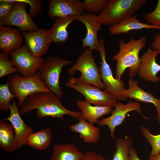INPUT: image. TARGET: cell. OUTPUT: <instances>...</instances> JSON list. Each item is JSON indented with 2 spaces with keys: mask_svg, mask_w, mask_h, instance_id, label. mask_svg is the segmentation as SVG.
<instances>
[{
  "mask_svg": "<svg viewBox=\"0 0 160 160\" xmlns=\"http://www.w3.org/2000/svg\"><path fill=\"white\" fill-rule=\"evenodd\" d=\"M73 61L59 57L51 56L44 60L38 71L42 81L53 94L61 99L63 92L60 84L63 68Z\"/></svg>",
  "mask_w": 160,
  "mask_h": 160,
  "instance_id": "cell-6",
  "label": "cell"
},
{
  "mask_svg": "<svg viewBox=\"0 0 160 160\" xmlns=\"http://www.w3.org/2000/svg\"><path fill=\"white\" fill-rule=\"evenodd\" d=\"M16 2L10 0H0V19L8 15L12 10Z\"/></svg>",
  "mask_w": 160,
  "mask_h": 160,
  "instance_id": "cell-33",
  "label": "cell"
},
{
  "mask_svg": "<svg viewBox=\"0 0 160 160\" xmlns=\"http://www.w3.org/2000/svg\"><path fill=\"white\" fill-rule=\"evenodd\" d=\"M52 140L51 130L45 128L32 133L29 137L26 145L36 150L42 151L47 148Z\"/></svg>",
  "mask_w": 160,
  "mask_h": 160,
  "instance_id": "cell-25",
  "label": "cell"
},
{
  "mask_svg": "<svg viewBox=\"0 0 160 160\" xmlns=\"http://www.w3.org/2000/svg\"><path fill=\"white\" fill-rule=\"evenodd\" d=\"M76 105L81 111V118L93 124L97 123L99 119L108 114L112 110L110 107L93 105L85 100H78Z\"/></svg>",
  "mask_w": 160,
  "mask_h": 160,
  "instance_id": "cell-21",
  "label": "cell"
},
{
  "mask_svg": "<svg viewBox=\"0 0 160 160\" xmlns=\"http://www.w3.org/2000/svg\"><path fill=\"white\" fill-rule=\"evenodd\" d=\"M9 55L10 59L17 69L20 75L23 77L36 74L45 60L42 57L33 56L25 44Z\"/></svg>",
  "mask_w": 160,
  "mask_h": 160,
  "instance_id": "cell-9",
  "label": "cell"
},
{
  "mask_svg": "<svg viewBox=\"0 0 160 160\" xmlns=\"http://www.w3.org/2000/svg\"><path fill=\"white\" fill-rule=\"evenodd\" d=\"M80 160H106L102 155L97 154L94 151H87Z\"/></svg>",
  "mask_w": 160,
  "mask_h": 160,
  "instance_id": "cell-34",
  "label": "cell"
},
{
  "mask_svg": "<svg viewBox=\"0 0 160 160\" xmlns=\"http://www.w3.org/2000/svg\"><path fill=\"white\" fill-rule=\"evenodd\" d=\"M60 99L52 93H34L25 100L19 111L20 114L24 115L36 110L39 119L47 117L64 119L65 115L78 120L81 117V111H72L65 108Z\"/></svg>",
  "mask_w": 160,
  "mask_h": 160,
  "instance_id": "cell-1",
  "label": "cell"
},
{
  "mask_svg": "<svg viewBox=\"0 0 160 160\" xmlns=\"http://www.w3.org/2000/svg\"><path fill=\"white\" fill-rule=\"evenodd\" d=\"M146 41L145 36L137 40L132 38L127 43L122 39L119 40V51L112 58L116 62V74L117 79L121 80V77L127 68H129V74L131 79L138 73L140 63L139 54L145 47Z\"/></svg>",
  "mask_w": 160,
  "mask_h": 160,
  "instance_id": "cell-2",
  "label": "cell"
},
{
  "mask_svg": "<svg viewBox=\"0 0 160 160\" xmlns=\"http://www.w3.org/2000/svg\"><path fill=\"white\" fill-rule=\"evenodd\" d=\"M114 108L110 116L99 120L97 123L100 126H107L109 129L111 138L115 140L116 139L115 128L121 124L127 114L130 111H135L141 115V110L139 103L131 101L125 104L118 102Z\"/></svg>",
  "mask_w": 160,
  "mask_h": 160,
  "instance_id": "cell-11",
  "label": "cell"
},
{
  "mask_svg": "<svg viewBox=\"0 0 160 160\" xmlns=\"http://www.w3.org/2000/svg\"><path fill=\"white\" fill-rule=\"evenodd\" d=\"M84 155L72 144H55L50 160H80Z\"/></svg>",
  "mask_w": 160,
  "mask_h": 160,
  "instance_id": "cell-22",
  "label": "cell"
},
{
  "mask_svg": "<svg viewBox=\"0 0 160 160\" xmlns=\"http://www.w3.org/2000/svg\"><path fill=\"white\" fill-rule=\"evenodd\" d=\"M65 86L82 95L85 100L91 104L101 106L114 107L117 100L113 95L98 88L79 81L77 78L71 77L65 83Z\"/></svg>",
  "mask_w": 160,
  "mask_h": 160,
  "instance_id": "cell-7",
  "label": "cell"
},
{
  "mask_svg": "<svg viewBox=\"0 0 160 160\" xmlns=\"http://www.w3.org/2000/svg\"><path fill=\"white\" fill-rule=\"evenodd\" d=\"M11 92L18 100L19 107H21L26 98L39 92L52 93L41 80L38 73L32 76L23 77L19 73L9 75L8 82Z\"/></svg>",
  "mask_w": 160,
  "mask_h": 160,
  "instance_id": "cell-5",
  "label": "cell"
},
{
  "mask_svg": "<svg viewBox=\"0 0 160 160\" xmlns=\"http://www.w3.org/2000/svg\"><path fill=\"white\" fill-rule=\"evenodd\" d=\"M12 101L9 106L10 114L4 119L9 121L12 125L19 149L26 145L29 137L34 132L33 128L27 125L21 118L16 101L13 99Z\"/></svg>",
  "mask_w": 160,
  "mask_h": 160,
  "instance_id": "cell-14",
  "label": "cell"
},
{
  "mask_svg": "<svg viewBox=\"0 0 160 160\" xmlns=\"http://www.w3.org/2000/svg\"><path fill=\"white\" fill-rule=\"evenodd\" d=\"M140 129L146 140L152 147L150 156H154L160 152V134H152L146 127L140 126Z\"/></svg>",
  "mask_w": 160,
  "mask_h": 160,
  "instance_id": "cell-29",
  "label": "cell"
},
{
  "mask_svg": "<svg viewBox=\"0 0 160 160\" xmlns=\"http://www.w3.org/2000/svg\"><path fill=\"white\" fill-rule=\"evenodd\" d=\"M17 69L9 57L8 54L0 52V78L17 73Z\"/></svg>",
  "mask_w": 160,
  "mask_h": 160,
  "instance_id": "cell-28",
  "label": "cell"
},
{
  "mask_svg": "<svg viewBox=\"0 0 160 160\" xmlns=\"http://www.w3.org/2000/svg\"><path fill=\"white\" fill-rule=\"evenodd\" d=\"M0 147L9 152L18 149L14 128L10 123L4 119L0 121Z\"/></svg>",
  "mask_w": 160,
  "mask_h": 160,
  "instance_id": "cell-23",
  "label": "cell"
},
{
  "mask_svg": "<svg viewBox=\"0 0 160 160\" xmlns=\"http://www.w3.org/2000/svg\"><path fill=\"white\" fill-rule=\"evenodd\" d=\"M155 106L157 113V120L158 123L160 125V102Z\"/></svg>",
  "mask_w": 160,
  "mask_h": 160,
  "instance_id": "cell-37",
  "label": "cell"
},
{
  "mask_svg": "<svg viewBox=\"0 0 160 160\" xmlns=\"http://www.w3.org/2000/svg\"><path fill=\"white\" fill-rule=\"evenodd\" d=\"M16 2L11 11L0 19V25L16 26L21 32L32 31L39 29L26 11V7L28 4L23 2Z\"/></svg>",
  "mask_w": 160,
  "mask_h": 160,
  "instance_id": "cell-10",
  "label": "cell"
},
{
  "mask_svg": "<svg viewBox=\"0 0 160 160\" xmlns=\"http://www.w3.org/2000/svg\"><path fill=\"white\" fill-rule=\"evenodd\" d=\"M82 1L85 11L94 14L100 13L107 0H85Z\"/></svg>",
  "mask_w": 160,
  "mask_h": 160,
  "instance_id": "cell-30",
  "label": "cell"
},
{
  "mask_svg": "<svg viewBox=\"0 0 160 160\" xmlns=\"http://www.w3.org/2000/svg\"><path fill=\"white\" fill-rule=\"evenodd\" d=\"M133 143L132 139L128 136L124 138L118 139L116 142V150L112 160H129V151Z\"/></svg>",
  "mask_w": 160,
  "mask_h": 160,
  "instance_id": "cell-26",
  "label": "cell"
},
{
  "mask_svg": "<svg viewBox=\"0 0 160 160\" xmlns=\"http://www.w3.org/2000/svg\"><path fill=\"white\" fill-rule=\"evenodd\" d=\"M159 54L156 50L148 48L140 58V63L138 72L140 78L147 81L157 83L160 78L157 74L160 71V65L157 63L156 59Z\"/></svg>",
  "mask_w": 160,
  "mask_h": 160,
  "instance_id": "cell-16",
  "label": "cell"
},
{
  "mask_svg": "<svg viewBox=\"0 0 160 160\" xmlns=\"http://www.w3.org/2000/svg\"><path fill=\"white\" fill-rule=\"evenodd\" d=\"M77 16L72 15L55 17L53 25L48 30L47 39L49 42L50 43H65L69 37L67 28L76 20Z\"/></svg>",
  "mask_w": 160,
  "mask_h": 160,
  "instance_id": "cell-18",
  "label": "cell"
},
{
  "mask_svg": "<svg viewBox=\"0 0 160 160\" xmlns=\"http://www.w3.org/2000/svg\"><path fill=\"white\" fill-rule=\"evenodd\" d=\"M16 97L10 91L8 83L0 85V110L2 111H9L11 101Z\"/></svg>",
  "mask_w": 160,
  "mask_h": 160,
  "instance_id": "cell-27",
  "label": "cell"
},
{
  "mask_svg": "<svg viewBox=\"0 0 160 160\" xmlns=\"http://www.w3.org/2000/svg\"><path fill=\"white\" fill-rule=\"evenodd\" d=\"M85 10L82 1L79 0H49L48 16L51 19L69 16H79Z\"/></svg>",
  "mask_w": 160,
  "mask_h": 160,
  "instance_id": "cell-13",
  "label": "cell"
},
{
  "mask_svg": "<svg viewBox=\"0 0 160 160\" xmlns=\"http://www.w3.org/2000/svg\"><path fill=\"white\" fill-rule=\"evenodd\" d=\"M149 160H160V152L154 156H150Z\"/></svg>",
  "mask_w": 160,
  "mask_h": 160,
  "instance_id": "cell-38",
  "label": "cell"
},
{
  "mask_svg": "<svg viewBox=\"0 0 160 160\" xmlns=\"http://www.w3.org/2000/svg\"><path fill=\"white\" fill-rule=\"evenodd\" d=\"M100 41V47L99 52L101 60L100 69L101 79L105 86L104 90L113 95L117 100L125 101L127 98L124 94L125 90L124 82L113 77L111 67L106 60L107 53L104 41L101 39Z\"/></svg>",
  "mask_w": 160,
  "mask_h": 160,
  "instance_id": "cell-8",
  "label": "cell"
},
{
  "mask_svg": "<svg viewBox=\"0 0 160 160\" xmlns=\"http://www.w3.org/2000/svg\"><path fill=\"white\" fill-rule=\"evenodd\" d=\"M137 15L130 17L121 22L117 24L110 26L108 31L112 35H117L124 33H128L134 30H139L143 29H157L160 28L147 23H141L140 20L137 18Z\"/></svg>",
  "mask_w": 160,
  "mask_h": 160,
  "instance_id": "cell-20",
  "label": "cell"
},
{
  "mask_svg": "<svg viewBox=\"0 0 160 160\" xmlns=\"http://www.w3.org/2000/svg\"><path fill=\"white\" fill-rule=\"evenodd\" d=\"M81 73L80 76L77 78L80 81L95 86L100 89H104L105 86L100 76V69L96 64L93 50L86 48L78 57L76 63L68 70V73L72 75L76 71Z\"/></svg>",
  "mask_w": 160,
  "mask_h": 160,
  "instance_id": "cell-4",
  "label": "cell"
},
{
  "mask_svg": "<svg viewBox=\"0 0 160 160\" xmlns=\"http://www.w3.org/2000/svg\"><path fill=\"white\" fill-rule=\"evenodd\" d=\"M128 83L129 88L125 89L124 92L127 98L133 99L140 102L151 103L155 106L160 102V100L152 94L141 89L139 86L137 81L131 79L129 80Z\"/></svg>",
  "mask_w": 160,
  "mask_h": 160,
  "instance_id": "cell-24",
  "label": "cell"
},
{
  "mask_svg": "<svg viewBox=\"0 0 160 160\" xmlns=\"http://www.w3.org/2000/svg\"><path fill=\"white\" fill-rule=\"evenodd\" d=\"M15 2L25 3L29 5V15L32 18L41 13L42 7L41 1L40 0H10Z\"/></svg>",
  "mask_w": 160,
  "mask_h": 160,
  "instance_id": "cell-31",
  "label": "cell"
},
{
  "mask_svg": "<svg viewBox=\"0 0 160 160\" xmlns=\"http://www.w3.org/2000/svg\"><path fill=\"white\" fill-rule=\"evenodd\" d=\"M48 30L42 28L32 31L21 32L28 50L35 57H42L49 49L50 43L47 39Z\"/></svg>",
  "mask_w": 160,
  "mask_h": 160,
  "instance_id": "cell-12",
  "label": "cell"
},
{
  "mask_svg": "<svg viewBox=\"0 0 160 160\" xmlns=\"http://www.w3.org/2000/svg\"><path fill=\"white\" fill-rule=\"evenodd\" d=\"M79 120L78 123L70 126L71 130L79 133L85 143H97L100 139V128L81 118Z\"/></svg>",
  "mask_w": 160,
  "mask_h": 160,
  "instance_id": "cell-19",
  "label": "cell"
},
{
  "mask_svg": "<svg viewBox=\"0 0 160 160\" xmlns=\"http://www.w3.org/2000/svg\"><path fill=\"white\" fill-rule=\"evenodd\" d=\"M129 156V160H141L138 157L137 151L132 146L130 149Z\"/></svg>",
  "mask_w": 160,
  "mask_h": 160,
  "instance_id": "cell-36",
  "label": "cell"
},
{
  "mask_svg": "<svg viewBox=\"0 0 160 160\" xmlns=\"http://www.w3.org/2000/svg\"><path fill=\"white\" fill-rule=\"evenodd\" d=\"M152 49L157 50L160 55V32L156 33L154 37V41L152 44Z\"/></svg>",
  "mask_w": 160,
  "mask_h": 160,
  "instance_id": "cell-35",
  "label": "cell"
},
{
  "mask_svg": "<svg viewBox=\"0 0 160 160\" xmlns=\"http://www.w3.org/2000/svg\"><path fill=\"white\" fill-rule=\"evenodd\" d=\"M19 29L0 25V50L10 54L22 46L23 37Z\"/></svg>",
  "mask_w": 160,
  "mask_h": 160,
  "instance_id": "cell-17",
  "label": "cell"
},
{
  "mask_svg": "<svg viewBox=\"0 0 160 160\" xmlns=\"http://www.w3.org/2000/svg\"><path fill=\"white\" fill-rule=\"evenodd\" d=\"M145 20L149 24L160 28V0H158L154 10L144 16Z\"/></svg>",
  "mask_w": 160,
  "mask_h": 160,
  "instance_id": "cell-32",
  "label": "cell"
},
{
  "mask_svg": "<svg viewBox=\"0 0 160 160\" xmlns=\"http://www.w3.org/2000/svg\"><path fill=\"white\" fill-rule=\"evenodd\" d=\"M97 15L92 13H85L79 16H77L76 20L83 23L87 29V33L85 38L82 39L81 49L87 47L92 50L99 52L100 43L97 36L98 31L101 30L102 24L97 20Z\"/></svg>",
  "mask_w": 160,
  "mask_h": 160,
  "instance_id": "cell-15",
  "label": "cell"
},
{
  "mask_svg": "<svg viewBox=\"0 0 160 160\" xmlns=\"http://www.w3.org/2000/svg\"><path fill=\"white\" fill-rule=\"evenodd\" d=\"M146 0H107L96 17L101 24L111 26L132 16L147 3Z\"/></svg>",
  "mask_w": 160,
  "mask_h": 160,
  "instance_id": "cell-3",
  "label": "cell"
}]
</instances>
